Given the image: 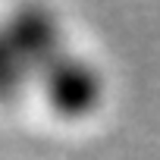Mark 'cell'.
Returning <instances> with one entry per match:
<instances>
[{"label":"cell","mask_w":160,"mask_h":160,"mask_svg":"<svg viewBox=\"0 0 160 160\" xmlns=\"http://www.w3.org/2000/svg\"><path fill=\"white\" fill-rule=\"evenodd\" d=\"M41 91L47 98V107L63 119H82L91 116L104 101V75L94 63L66 50L57 63H50L41 75Z\"/></svg>","instance_id":"obj_1"},{"label":"cell","mask_w":160,"mask_h":160,"mask_svg":"<svg viewBox=\"0 0 160 160\" xmlns=\"http://www.w3.org/2000/svg\"><path fill=\"white\" fill-rule=\"evenodd\" d=\"M13 47L19 50L25 69L32 78H38L50 63H57L69 47L63 41L60 22L44 10V7H19L7 22H3Z\"/></svg>","instance_id":"obj_2"},{"label":"cell","mask_w":160,"mask_h":160,"mask_svg":"<svg viewBox=\"0 0 160 160\" xmlns=\"http://www.w3.org/2000/svg\"><path fill=\"white\" fill-rule=\"evenodd\" d=\"M28 69L19 57V50L13 47L7 28L0 25V104H16L28 85Z\"/></svg>","instance_id":"obj_3"}]
</instances>
